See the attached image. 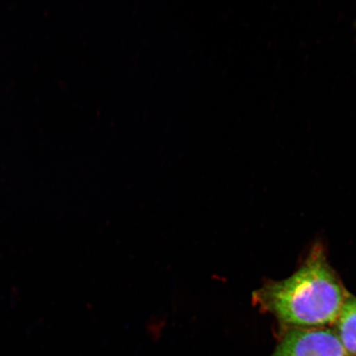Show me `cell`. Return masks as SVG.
Listing matches in <instances>:
<instances>
[{"mask_svg": "<svg viewBox=\"0 0 356 356\" xmlns=\"http://www.w3.org/2000/svg\"><path fill=\"white\" fill-rule=\"evenodd\" d=\"M346 296L321 251H315L291 277L267 284L255 293L266 310L299 327L336 322Z\"/></svg>", "mask_w": 356, "mask_h": 356, "instance_id": "6da1fadb", "label": "cell"}, {"mask_svg": "<svg viewBox=\"0 0 356 356\" xmlns=\"http://www.w3.org/2000/svg\"><path fill=\"white\" fill-rule=\"evenodd\" d=\"M273 356H348L337 333L293 330L284 337Z\"/></svg>", "mask_w": 356, "mask_h": 356, "instance_id": "7a4b0ae2", "label": "cell"}, {"mask_svg": "<svg viewBox=\"0 0 356 356\" xmlns=\"http://www.w3.org/2000/svg\"><path fill=\"white\" fill-rule=\"evenodd\" d=\"M337 333L347 355L356 356V298L347 295L337 319Z\"/></svg>", "mask_w": 356, "mask_h": 356, "instance_id": "3957f363", "label": "cell"}, {"mask_svg": "<svg viewBox=\"0 0 356 356\" xmlns=\"http://www.w3.org/2000/svg\"><path fill=\"white\" fill-rule=\"evenodd\" d=\"M355 28L356 29V20H355Z\"/></svg>", "mask_w": 356, "mask_h": 356, "instance_id": "277c9868", "label": "cell"}]
</instances>
